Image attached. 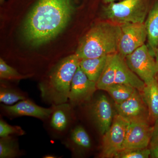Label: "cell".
<instances>
[{
    "label": "cell",
    "instance_id": "cell-2",
    "mask_svg": "<svg viewBox=\"0 0 158 158\" xmlns=\"http://www.w3.org/2000/svg\"><path fill=\"white\" fill-rule=\"evenodd\" d=\"M80 61L76 54L65 57L40 82V96L44 102L52 106L68 102L72 81Z\"/></svg>",
    "mask_w": 158,
    "mask_h": 158
},
{
    "label": "cell",
    "instance_id": "cell-21",
    "mask_svg": "<svg viewBox=\"0 0 158 158\" xmlns=\"http://www.w3.org/2000/svg\"><path fill=\"white\" fill-rule=\"evenodd\" d=\"M28 98L27 94L19 89L1 82L0 102L6 105H14L17 102Z\"/></svg>",
    "mask_w": 158,
    "mask_h": 158
},
{
    "label": "cell",
    "instance_id": "cell-3",
    "mask_svg": "<svg viewBox=\"0 0 158 158\" xmlns=\"http://www.w3.org/2000/svg\"><path fill=\"white\" fill-rule=\"evenodd\" d=\"M120 25L105 20L92 27L80 40L75 54L80 59L118 52Z\"/></svg>",
    "mask_w": 158,
    "mask_h": 158
},
{
    "label": "cell",
    "instance_id": "cell-4",
    "mask_svg": "<svg viewBox=\"0 0 158 158\" xmlns=\"http://www.w3.org/2000/svg\"><path fill=\"white\" fill-rule=\"evenodd\" d=\"M151 0H121L102 7V17L117 24L144 23L150 7Z\"/></svg>",
    "mask_w": 158,
    "mask_h": 158
},
{
    "label": "cell",
    "instance_id": "cell-28",
    "mask_svg": "<svg viewBox=\"0 0 158 158\" xmlns=\"http://www.w3.org/2000/svg\"><path fill=\"white\" fill-rule=\"evenodd\" d=\"M103 2L106 5L110 4V3L115 2L116 1H120L121 0H102Z\"/></svg>",
    "mask_w": 158,
    "mask_h": 158
},
{
    "label": "cell",
    "instance_id": "cell-17",
    "mask_svg": "<svg viewBox=\"0 0 158 158\" xmlns=\"http://www.w3.org/2000/svg\"><path fill=\"white\" fill-rule=\"evenodd\" d=\"M149 111L151 121L158 122V81L156 78L148 85H145L141 92Z\"/></svg>",
    "mask_w": 158,
    "mask_h": 158
},
{
    "label": "cell",
    "instance_id": "cell-25",
    "mask_svg": "<svg viewBox=\"0 0 158 158\" xmlns=\"http://www.w3.org/2000/svg\"><path fill=\"white\" fill-rule=\"evenodd\" d=\"M150 156V150L147 148L121 150L115 158H148Z\"/></svg>",
    "mask_w": 158,
    "mask_h": 158
},
{
    "label": "cell",
    "instance_id": "cell-10",
    "mask_svg": "<svg viewBox=\"0 0 158 158\" xmlns=\"http://www.w3.org/2000/svg\"><path fill=\"white\" fill-rule=\"evenodd\" d=\"M97 90L96 83L90 81L79 66L72 81L68 102L74 108L88 102Z\"/></svg>",
    "mask_w": 158,
    "mask_h": 158
},
{
    "label": "cell",
    "instance_id": "cell-11",
    "mask_svg": "<svg viewBox=\"0 0 158 158\" xmlns=\"http://www.w3.org/2000/svg\"><path fill=\"white\" fill-rule=\"evenodd\" d=\"M88 113L102 135L106 132L113 122V110L107 97L100 94L88 106Z\"/></svg>",
    "mask_w": 158,
    "mask_h": 158
},
{
    "label": "cell",
    "instance_id": "cell-26",
    "mask_svg": "<svg viewBox=\"0 0 158 158\" xmlns=\"http://www.w3.org/2000/svg\"><path fill=\"white\" fill-rule=\"evenodd\" d=\"M150 157L158 158V142H152L149 144Z\"/></svg>",
    "mask_w": 158,
    "mask_h": 158
},
{
    "label": "cell",
    "instance_id": "cell-16",
    "mask_svg": "<svg viewBox=\"0 0 158 158\" xmlns=\"http://www.w3.org/2000/svg\"><path fill=\"white\" fill-rule=\"evenodd\" d=\"M147 33L148 48L153 56L158 47V0L153 3L145 22Z\"/></svg>",
    "mask_w": 158,
    "mask_h": 158
},
{
    "label": "cell",
    "instance_id": "cell-24",
    "mask_svg": "<svg viewBox=\"0 0 158 158\" xmlns=\"http://www.w3.org/2000/svg\"><path fill=\"white\" fill-rule=\"evenodd\" d=\"M25 134V131L19 126L11 125L3 118L0 119V138L9 136H23Z\"/></svg>",
    "mask_w": 158,
    "mask_h": 158
},
{
    "label": "cell",
    "instance_id": "cell-13",
    "mask_svg": "<svg viewBox=\"0 0 158 158\" xmlns=\"http://www.w3.org/2000/svg\"><path fill=\"white\" fill-rule=\"evenodd\" d=\"M150 123L147 122L130 123L121 150L147 148L150 143L153 129Z\"/></svg>",
    "mask_w": 158,
    "mask_h": 158
},
{
    "label": "cell",
    "instance_id": "cell-7",
    "mask_svg": "<svg viewBox=\"0 0 158 158\" xmlns=\"http://www.w3.org/2000/svg\"><path fill=\"white\" fill-rule=\"evenodd\" d=\"M52 113L47 122V128L55 139L65 138L72 128L74 119L73 107L69 102L51 106Z\"/></svg>",
    "mask_w": 158,
    "mask_h": 158
},
{
    "label": "cell",
    "instance_id": "cell-23",
    "mask_svg": "<svg viewBox=\"0 0 158 158\" xmlns=\"http://www.w3.org/2000/svg\"><path fill=\"white\" fill-rule=\"evenodd\" d=\"M33 76V74L20 73L15 69L8 65L4 59H0V79L2 81H19Z\"/></svg>",
    "mask_w": 158,
    "mask_h": 158
},
{
    "label": "cell",
    "instance_id": "cell-30",
    "mask_svg": "<svg viewBox=\"0 0 158 158\" xmlns=\"http://www.w3.org/2000/svg\"><path fill=\"white\" fill-rule=\"evenodd\" d=\"M155 57L156 58V62L158 68V47L157 48L156 50L155 53Z\"/></svg>",
    "mask_w": 158,
    "mask_h": 158
},
{
    "label": "cell",
    "instance_id": "cell-5",
    "mask_svg": "<svg viewBox=\"0 0 158 158\" xmlns=\"http://www.w3.org/2000/svg\"><path fill=\"white\" fill-rule=\"evenodd\" d=\"M129 67L148 85L156 77L158 68L156 61L146 44L138 48L125 58Z\"/></svg>",
    "mask_w": 158,
    "mask_h": 158
},
{
    "label": "cell",
    "instance_id": "cell-19",
    "mask_svg": "<svg viewBox=\"0 0 158 158\" xmlns=\"http://www.w3.org/2000/svg\"><path fill=\"white\" fill-rule=\"evenodd\" d=\"M108 56L80 59L79 67L90 81L96 83L104 68Z\"/></svg>",
    "mask_w": 158,
    "mask_h": 158
},
{
    "label": "cell",
    "instance_id": "cell-15",
    "mask_svg": "<svg viewBox=\"0 0 158 158\" xmlns=\"http://www.w3.org/2000/svg\"><path fill=\"white\" fill-rule=\"evenodd\" d=\"M115 84L127 85L141 92L145 86L144 82L129 67L125 59L118 53Z\"/></svg>",
    "mask_w": 158,
    "mask_h": 158
},
{
    "label": "cell",
    "instance_id": "cell-31",
    "mask_svg": "<svg viewBox=\"0 0 158 158\" xmlns=\"http://www.w3.org/2000/svg\"><path fill=\"white\" fill-rule=\"evenodd\" d=\"M4 1H5V0H0V2H1V4H2V3L4 2Z\"/></svg>",
    "mask_w": 158,
    "mask_h": 158
},
{
    "label": "cell",
    "instance_id": "cell-20",
    "mask_svg": "<svg viewBox=\"0 0 158 158\" xmlns=\"http://www.w3.org/2000/svg\"><path fill=\"white\" fill-rule=\"evenodd\" d=\"M19 148L16 136H9L0 138V158H15L23 155Z\"/></svg>",
    "mask_w": 158,
    "mask_h": 158
},
{
    "label": "cell",
    "instance_id": "cell-9",
    "mask_svg": "<svg viewBox=\"0 0 158 158\" xmlns=\"http://www.w3.org/2000/svg\"><path fill=\"white\" fill-rule=\"evenodd\" d=\"M117 114L129 122H151L149 111L142 94L135 89L129 98L119 104H115Z\"/></svg>",
    "mask_w": 158,
    "mask_h": 158
},
{
    "label": "cell",
    "instance_id": "cell-29",
    "mask_svg": "<svg viewBox=\"0 0 158 158\" xmlns=\"http://www.w3.org/2000/svg\"><path fill=\"white\" fill-rule=\"evenodd\" d=\"M44 158H59V157L57 156H56L55 155H46L44 156Z\"/></svg>",
    "mask_w": 158,
    "mask_h": 158
},
{
    "label": "cell",
    "instance_id": "cell-14",
    "mask_svg": "<svg viewBox=\"0 0 158 158\" xmlns=\"http://www.w3.org/2000/svg\"><path fill=\"white\" fill-rule=\"evenodd\" d=\"M62 143L75 156L84 153L92 147L89 134L85 128L81 125L72 128L63 138Z\"/></svg>",
    "mask_w": 158,
    "mask_h": 158
},
{
    "label": "cell",
    "instance_id": "cell-8",
    "mask_svg": "<svg viewBox=\"0 0 158 158\" xmlns=\"http://www.w3.org/2000/svg\"><path fill=\"white\" fill-rule=\"evenodd\" d=\"M121 34L118 53L125 58L138 48L144 45L147 38L144 23H127L120 25Z\"/></svg>",
    "mask_w": 158,
    "mask_h": 158
},
{
    "label": "cell",
    "instance_id": "cell-27",
    "mask_svg": "<svg viewBox=\"0 0 158 158\" xmlns=\"http://www.w3.org/2000/svg\"><path fill=\"white\" fill-rule=\"evenodd\" d=\"M156 142H158V122L155 123L154 125L153 126V129L150 143Z\"/></svg>",
    "mask_w": 158,
    "mask_h": 158
},
{
    "label": "cell",
    "instance_id": "cell-18",
    "mask_svg": "<svg viewBox=\"0 0 158 158\" xmlns=\"http://www.w3.org/2000/svg\"><path fill=\"white\" fill-rule=\"evenodd\" d=\"M118 59V52L108 55L103 70L96 82L97 89L105 90L110 85L115 84Z\"/></svg>",
    "mask_w": 158,
    "mask_h": 158
},
{
    "label": "cell",
    "instance_id": "cell-12",
    "mask_svg": "<svg viewBox=\"0 0 158 158\" xmlns=\"http://www.w3.org/2000/svg\"><path fill=\"white\" fill-rule=\"evenodd\" d=\"M1 109L3 114L9 118L31 116L39 118L44 122L48 119L52 110V106L49 108L43 107L29 98L20 101L11 106L2 104Z\"/></svg>",
    "mask_w": 158,
    "mask_h": 158
},
{
    "label": "cell",
    "instance_id": "cell-1",
    "mask_svg": "<svg viewBox=\"0 0 158 158\" xmlns=\"http://www.w3.org/2000/svg\"><path fill=\"white\" fill-rule=\"evenodd\" d=\"M74 9L73 0H39L24 23L25 39L34 46L50 41L67 25Z\"/></svg>",
    "mask_w": 158,
    "mask_h": 158
},
{
    "label": "cell",
    "instance_id": "cell-6",
    "mask_svg": "<svg viewBox=\"0 0 158 158\" xmlns=\"http://www.w3.org/2000/svg\"><path fill=\"white\" fill-rule=\"evenodd\" d=\"M130 122L117 114L109 129L103 135L100 157L115 158L121 151Z\"/></svg>",
    "mask_w": 158,
    "mask_h": 158
},
{
    "label": "cell",
    "instance_id": "cell-22",
    "mask_svg": "<svg viewBox=\"0 0 158 158\" xmlns=\"http://www.w3.org/2000/svg\"><path fill=\"white\" fill-rule=\"evenodd\" d=\"M135 88L123 84H114L106 89L115 104H119L125 101L132 94Z\"/></svg>",
    "mask_w": 158,
    "mask_h": 158
}]
</instances>
